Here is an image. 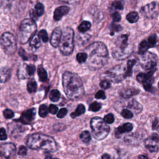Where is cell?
I'll return each mask as SVG.
<instances>
[{
    "mask_svg": "<svg viewBox=\"0 0 159 159\" xmlns=\"http://www.w3.org/2000/svg\"><path fill=\"white\" fill-rule=\"evenodd\" d=\"M112 16L114 22H119L121 19V16H120V14L118 13L117 12H115L114 13H113L112 14Z\"/></svg>",
    "mask_w": 159,
    "mask_h": 159,
    "instance_id": "f5cc1de1",
    "label": "cell"
},
{
    "mask_svg": "<svg viewBox=\"0 0 159 159\" xmlns=\"http://www.w3.org/2000/svg\"><path fill=\"white\" fill-rule=\"evenodd\" d=\"M136 61L135 60H130L127 62V68L125 71V77L130 76L132 74V67L135 64Z\"/></svg>",
    "mask_w": 159,
    "mask_h": 159,
    "instance_id": "4316f807",
    "label": "cell"
},
{
    "mask_svg": "<svg viewBox=\"0 0 159 159\" xmlns=\"http://www.w3.org/2000/svg\"><path fill=\"white\" fill-rule=\"evenodd\" d=\"M84 112H85L84 106L83 104H80L77 106L75 111L71 114V117L72 118H75L76 117H78V116L83 114V113H84Z\"/></svg>",
    "mask_w": 159,
    "mask_h": 159,
    "instance_id": "cb8c5ba5",
    "label": "cell"
},
{
    "mask_svg": "<svg viewBox=\"0 0 159 159\" xmlns=\"http://www.w3.org/2000/svg\"><path fill=\"white\" fill-rule=\"evenodd\" d=\"M114 159H129V158L126 153H123L122 152H119L115 155Z\"/></svg>",
    "mask_w": 159,
    "mask_h": 159,
    "instance_id": "ee69618b",
    "label": "cell"
},
{
    "mask_svg": "<svg viewBox=\"0 0 159 159\" xmlns=\"http://www.w3.org/2000/svg\"><path fill=\"white\" fill-rule=\"evenodd\" d=\"M3 114H4V117L6 119H11L14 117V115L13 111L9 109H5L3 112Z\"/></svg>",
    "mask_w": 159,
    "mask_h": 159,
    "instance_id": "f6af8a7d",
    "label": "cell"
},
{
    "mask_svg": "<svg viewBox=\"0 0 159 159\" xmlns=\"http://www.w3.org/2000/svg\"><path fill=\"white\" fill-rule=\"evenodd\" d=\"M124 6V1L123 0H117L114 1L111 4L112 9H118L121 10L123 9Z\"/></svg>",
    "mask_w": 159,
    "mask_h": 159,
    "instance_id": "4dcf8cb0",
    "label": "cell"
},
{
    "mask_svg": "<svg viewBox=\"0 0 159 159\" xmlns=\"http://www.w3.org/2000/svg\"><path fill=\"white\" fill-rule=\"evenodd\" d=\"M158 159H159V158H158Z\"/></svg>",
    "mask_w": 159,
    "mask_h": 159,
    "instance_id": "6125c7cd",
    "label": "cell"
},
{
    "mask_svg": "<svg viewBox=\"0 0 159 159\" xmlns=\"http://www.w3.org/2000/svg\"><path fill=\"white\" fill-rule=\"evenodd\" d=\"M139 14L137 12L133 11L129 12L127 16L126 19L130 23H135L139 20Z\"/></svg>",
    "mask_w": 159,
    "mask_h": 159,
    "instance_id": "484cf974",
    "label": "cell"
},
{
    "mask_svg": "<svg viewBox=\"0 0 159 159\" xmlns=\"http://www.w3.org/2000/svg\"><path fill=\"white\" fill-rule=\"evenodd\" d=\"M155 71V68L150 70L148 73H139L137 76V80L140 83H142L144 89L147 91L152 92V84L154 81V78L153 77V75Z\"/></svg>",
    "mask_w": 159,
    "mask_h": 159,
    "instance_id": "8fae6325",
    "label": "cell"
},
{
    "mask_svg": "<svg viewBox=\"0 0 159 159\" xmlns=\"http://www.w3.org/2000/svg\"><path fill=\"white\" fill-rule=\"evenodd\" d=\"M37 25L35 21L30 19H24L20 25L19 37L22 44L27 43L35 34Z\"/></svg>",
    "mask_w": 159,
    "mask_h": 159,
    "instance_id": "5b68a950",
    "label": "cell"
},
{
    "mask_svg": "<svg viewBox=\"0 0 159 159\" xmlns=\"http://www.w3.org/2000/svg\"><path fill=\"white\" fill-rule=\"evenodd\" d=\"M25 70L28 76H29L34 73L35 71V67L34 65H25Z\"/></svg>",
    "mask_w": 159,
    "mask_h": 159,
    "instance_id": "60d3db41",
    "label": "cell"
},
{
    "mask_svg": "<svg viewBox=\"0 0 159 159\" xmlns=\"http://www.w3.org/2000/svg\"><path fill=\"white\" fill-rule=\"evenodd\" d=\"M87 65L91 70H97L103 66L108 59L106 46L101 42H95L86 49Z\"/></svg>",
    "mask_w": 159,
    "mask_h": 159,
    "instance_id": "6da1fadb",
    "label": "cell"
},
{
    "mask_svg": "<svg viewBox=\"0 0 159 159\" xmlns=\"http://www.w3.org/2000/svg\"><path fill=\"white\" fill-rule=\"evenodd\" d=\"M60 98V93L57 89H53L50 91L49 94V98L53 102H57Z\"/></svg>",
    "mask_w": 159,
    "mask_h": 159,
    "instance_id": "f546056e",
    "label": "cell"
},
{
    "mask_svg": "<svg viewBox=\"0 0 159 159\" xmlns=\"http://www.w3.org/2000/svg\"><path fill=\"white\" fill-rule=\"evenodd\" d=\"M48 112V109L47 108V106L45 104H42L39 107V116L42 117H45L47 116V114Z\"/></svg>",
    "mask_w": 159,
    "mask_h": 159,
    "instance_id": "d590c367",
    "label": "cell"
},
{
    "mask_svg": "<svg viewBox=\"0 0 159 159\" xmlns=\"http://www.w3.org/2000/svg\"><path fill=\"white\" fill-rule=\"evenodd\" d=\"M67 112H68V111H67V109L66 108H61L58 112L57 117L58 118H62V117H65L66 116Z\"/></svg>",
    "mask_w": 159,
    "mask_h": 159,
    "instance_id": "c3c4849f",
    "label": "cell"
},
{
    "mask_svg": "<svg viewBox=\"0 0 159 159\" xmlns=\"http://www.w3.org/2000/svg\"><path fill=\"white\" fill-rule=\"evenodd\" d=\"M35 116V109L31 108L22 112L20 118V121L24 124L31 123Z\"/></svg>",
    "mask_w": 159,
    "mask_h": 159,
    "instance_id": "9a60e30c",
    "label": "cell"
},
{
    "mask_svg": "<svg viewBox=\"0 0 159 159\" xmlns=\"http://www.w3.org/2000/svg\"><path fill=\"white\" fill-rule=\"evenodd\" d=\"M38 36L40 38V39H41L43 42H47L48 40V34L47 33V31L45 30H44V29L41 30L39 32Z\"/></svg>",
    "mask_w": 159,
    "mask_h": 159,
    "instance_id": "8d00e7d4",
    "label": "cell"
},
{
    "mask_svg": "<svg viewBox=\"0 0 159 159\" xmlns=\"http://www.w3.org/2000/svg\"><path fill=\"white\" fill-rule=\"evenodd\" d=\"M140 12L145 17L154 19L159 15V3L158 2H150L143 6Z\"/></svg>",
    "mask_w": 159,
    "mask_h": 159,
    "instance_id": "7c38bea8",
    "label": "cell"
},
{
    "mask_svg": "<svg viewBox=\"0 0 159 159\" xmlns=\"http://www.w3.org/2000/svg\"><path fill=\"white\" fill-rule=\"evenodd\" d=\"M91 127L93 137L98 140H102L106 138L109 131L110 127L107 123L101 117H95L91 120Z\"/></svg>",
    "mask_w": 159,
    "mask_h": 159,
    "instance_id": "8992f818",
    "label": "cell"
},
{
    "mask_svg": "<svg viewBox=\"0 0 159 159\" xmlns=\"http://www.w3.org/2000/svg\"><path fill=\"white\" fill-rule=\"evenodd\" d=\"M95 98L97 99H106V94L102 90H100L98 91L96 94H95Z\"/></svg>",
    "mask_w": 159,
    "mask_h": 159,
    "instance_id": "681fc988",
    "label": "cell"
},
{
    "mask_svg": "<svg viewBox=\"0 0 159 159\" xmlns=\"http://www.w3.org/2000/svg\"><path fill=\"white\" fill-rule=\"evenodd\" d=\"M27 152V149L24 146H20L19 149L18 154L20 155H25Z\"/></svg>",
    "mask_w": 159,
    "mask_h": 159,
    "instance_id": "db71d44e",
    "label": "cell"
},
{
    "mask_svg": "<svg viewBox=\"0 0 159 159\" xmlns=\"http://www.w3.org/2000/svg\"><path fill=\"white\" fill-rule=\"evenodd\" d=\"M70 11V8L66 6H60L55 9L53 14V18L55 20H59L61 17L67 14Z\"/></svg>",
    "mask_w": 159,
    "mask_h": 159,
    "instance_id": "ac0fdd59",
    "label": "cell"
},
{
    "mask_svg": "<svg viewBox=\"0 0 159 159\" xmlns=\"http://www.w3.org/2000/svg\"><path fill=\"white\" fill-rule=\"evenodd\" d=\"M101 107V105L100 103L98 102H94L93 103H91L89 106V110L96 112L99 111Z\"/></svg>",
    "mask_w": 159,
    "mask_h": 159,
    "instance_id": "b9f144b4",
    "label": "cell"
},
{
    "mask_svg": "<svg viewBox=\"0 0 159 159\" xmlns=\"http://www.w3.org/2000/svg\"><path fill=\"white\" fill-rule=\"evenodd\" d=\"M18 77L19 79H25L28 78V75L26 72V70H25V65H23L22 66H20V68H19L18 70Z\"/></svg>",
    "mask_w": 159,
    "mask_h": 159,
    "instance_id": "1f68e13d",
    "label": "cell"
},
{
    "mask_svg": "<svg viewBox=\"0 0 159 159\" xmlns=\"http://www.w3.org/2000/svg\"><path fill=\"white\" fill-rule=\"evenodd\" d=\"M0 44L4 52L8 55L13 54L17 48L16 40L10 32H4L0 37Z\"/></svg>",
    "mask_w": 159,
    "mask_h": 159,
    "instance_id": "ba28073f",
    "label": "cell"
},
{
    "mask_svg": "<svg viewBox=\"0 0 159 159\" xmlns=\"http://www.w3.org/2000/svg\"><path fill=\"white\" fill-rule=\"evenodd\" d=\"M16 152V147L13 143H4L0 145V154L6 159L13 157Z\"/></svg>",
    "mask_w": 159,
    "mask_h": 159,
    "instance_id": "4fadbf2b",
    "label": "cell"
},
{
    "mask_svg": "<svg viewBox=\"0 0 159 159\" xmlns=\"http://www.w3.org/2000/svg\"><path fill=\"white\" fill-rule=\"evenodd\" d=\"M121 115L125 119H130L133 117L132 112L127 109H124L121 111Z\"/></svg>",
    "mask_w": 159,
    "mask_h": 159,
    "instance_id": "7bdbcfd3",
    "label": "cell"
},
{
    "mask_svg": "<svg viewBox=\"0 0 159 159\" xmlns=\"http://www.w3.org/2000/svg\"><path fill=\"white\" fill-rule=\"evenodd\" d=\"M129 107L132 109L136 114L139 113L142 109V106L135 100H132L130 102V103L129 104Z\"/></svg>",
    "mask_w": 159,
    "mask_h": 159,
    "instance_id": "603a6c76",
    "label": "cell"
},
{
    "mask_svg": "<svg viewBox=\"0 0 159 159\" xmlns=\"http://www.w3.org/2000/svg\"><path fill=\"white\" fill-rule=\"evenodd\" d=\"M7 136L6 132V130L4 128L1 127L0 128V140H4L7 139Z\"/></svg>",
    "mask_w": 159,
    "mask_h": 159,
    "instance_id": "f907efd6",
    "label": "cell"
},
{
    "mask_svg": "<svg viewBox=\"0 0 159 159\" xmlns=\"http://www.w3.org/2000/svg\"><path fill=\"white\" fill-rule=\"evenodd\" d=\"M101 158H102V159H111L110 155L107 153H104V155H102Z\"/></svg>",
    "mask_w": 159,
    "mask_h": 159,
    "instance_id": "11a10c76",
    "label": "cell"
},
{
    "mask_svg": "<svg viewBox=\"0 0 159 159\" xmlns=\"http://www.w3.org/2000/svg\"><path fill=\"white\" fill-rule=\"evenodd\" d=\"M139 93V90L135 88H126L120 91V95L124 98H129L132 96L136 95Z\"/></svg>",
    "mask_w": 159,
    "mask_h": 159,
    "instance_id": "ffe728a7",
    "label": "cell"
},
{
    "mask_svg": "<svg viewBox=\"0 0 159 159\" xmlns=\"http://www.w3.org/2000/svg\"><path fill=\"white\" fill-rule=\"evenodd\" d=\"M30 45L34 48H38L41 45L40 39L38 35L35 34L30 40Z\"/></svg>",
    "mask_w": 159,
    "mask_h": 159,
    "instance_id": "7402d4cb",
    "label": "cell"
},
{
    "mask_svg": "<svg viewBox=\"0 0 159 159\" xmlns=\"http://www.w3.org/2000/svg\"><path fill=\"white\" fill-rule=\"evenodd\" d=\"M44 13V6L41 2H37L35 6L34 10L31 11L30 16L31 19L34 20H37L39 17L43 15Z\"/></svg>",
    "mask_w": 159,
    "mask_h": 159,
    "instance_id": "e0dca14e",
    "label": "cell"
},
{
    "mask_svg": "<svg viewBox=\"0 0 159 159\" xmlns=\"http://www.w3.org/2000/svg\"><path fill=\"white\" fill-rule=\"evenodd\" d=\"M100 86L102 88V89H108L110 88L111 86V83L109 81H108L107 80H103V81H101L100 82V84H99Z\"/></svg>",
    "mask_w": 159,
    "mask_h": 159,
    "instance_id": "7dc6e473",
    "label": "cell"
},
{
    "mask_svg": "<svg viewBox=\"0 0 159 159\" xmlns=\"http://www.w3.org/2000/svg\"><path fill=\"white\" fill-rule=\"evenodd\" d=\"M157 123H158V120L156 119L155 120V121L153 122V126H152V127H153V129H157Z\"/></svg>",
    "mask_w": 159,
    "mask_h": 159,
    "instance_id": "9f6ffc18",
    "label": "cell"
},
{
    "mask_svg": "<svg viewBox=\"0 0 159 159\" xmlns=\"http://www.w3.org/2000/svg\"><path fill=\"white\" fill-rule=\"evenodd\" d=\"M139 159H148V158H147V157L146 156L141 155L139 156Z\"/></svg>",
    "mask_w": 159,
    "mask_h": 159,
    "instance_id": "6f0895ef",
    "label": "cell"
},
{
    "mask_svg": "<svg viewBox=\"0 0 159 159\" xmlns=\"http://www.w3.org/2000/svg\"><path fill=\"white\" fill-rule=\"evenodd\" d=\"M60 51L64 55H70L74 49V31L71 27H65L61 34L58 45Z\"/></svg>",
    "mask_w": 159,
    "mask_h": 159,
    "instance_id": "277c9868",
    "label": "cell"
},
{
    "mask_svg": "<svg viewBox=\"0 0 159 159\" xmlns=\"http://www.w3.org/2000/svg\"><path fill=\"white\" fill-rule=\"evenodd\" d=\"M11 76V71L7 67L0 68V82H6Z\"/></svg>",
    "mask_w": 159,
    "mask_h": 159,
    "instance_id": "44dd1931",
    "label": "cell"
},
{
    "mask_svg": "<svg viewBox=\"0 0 159 159\" xmlns=\"http://www.w3.org/2000/svg\"><path fill=\"white\" fill-rule=\"evenodd\" d=\"M38 75L39 76V80L42 82H45L47 80V73L45 70L42 66H39L38 68Z\"/></svg>",
    "mask_w": 159,
    "mask_h": 159,
    "instance_id": "d4e9b609",
    "label": "cell"
},
{
    "mask_svg": "<svg viewBox=\"0 0 159 159\" xmlns=\"http://www.w3.org/2000/svg\"><path fill=\"white\" fill-rule=\"evenodd\" d=\"M148 43L149 44L150 48L151 47H153L155 45H156V42H157V36L155 34H153L152 35H150L148 40H147Z\"/></svg>",
    "mask_w": 159,
    "mask_h": 159,
    "instance_id": "ab89813d",
    "label": "cell"
},
{
    "mask_svg": "<svg viewBox=\"0 0 159 159\" xmlns=\"http://www.w3.org/2000/svg\"><path fill=\"white\" fill-rule=\"evenodd\" d=\"M145 147L150 152H155L159 149V136L157 134H153L145 140Z\"/></svg>",
    "mask_w": 159,
    "mask_h": 159,
    "instance_id": "5bb4252c",
    "label": "cell"
},
{
    "mask_svg": "<svg viewBox=\"0 0 159 159\" xmlns=\"http://www.w3.org/2000/svg\"><path fill=\"white\" fill-rule=\"evenodd\" d=\"M109 29H110V30H111V35H114V34L116 32L120 31L122 29V27L120 25L112 23V24H111Z\"/></svg>",
    "mask_w": 159,
    "mask_h": 159,
    "instance_id": "f35d334b",
    "label": "cell"
},
{
    "mask_svg": "<svg viewBox=\"0 0 159 159\" xmlns=\"http://www.w3.org/2000/svg\"><path fill=\"white\" fill-rule=\"evenodd\" d=\"M19 53L20 55V56L25 60H29L30 59H32V60H36V56H34V55H27L26 52L22 49V48H20L19 51Z\"/></svg>",
    "mask_w": 159,
    "mask_h": 159,
    "instance_id": "836d02e7",
    "label": "cell"
},
{
    "mask_svg": "<svg viewBox=\"0 0 159 159\" xmlns=\"http://www.w3.org/2000/svg\"><path fill=\"white\" fill-rule=\"evenodd\" d=\"M76 60L80 63H84L87 60V54L85 52L78 53L76 55Z\"/></svg>",
    "mask_w": 159,
    "mask_h": 159,
    "instance_id": "74e56055",
    "label": "cell"
},
{
    "mask_svg": "<svg viewBox=\"0 0 159 159\" xmlns=\"http://www.w3.org/2000/svg\"><path fill=\"white\" fill-rule=\"evenodd\" d=\"M37 84L35 80H31L27 83V88L29 93L35 92L37 90Z\"/></svg>",
    "mask_w": 159,
    "mask_h": 159,
    "instance_id": "d6a6232c",
    "label": "cell"
},
{
    "mask_svg": "<svg viewBox=\"0 0 159 159\" xmlns=\"http://www.w3.org/2000/svg\"><path fill=\"white\" fill-rule=\"evenodd\" d=\"M48 111L52 114H55L58 111V107L54 104H50L48 107Z\"/></svg>",
    "mask_w": 159,
    "mask_h": 159,
    "instance_id": "816d5d0a",
    "label": "cell"
},
{
    "mask_svg": "<svg viewBox=\"0 0 159 159\" xmlns=\"http://www.w3.org/2000/svg\"><path fill=\"white\" fill-rule=\"evenodd\" d=\"M27 145L31 149L43 150L46 152H54L57 150V143L53 137L39 133L28 137Z\"/></svg>",
    "mask_w": 159,
    "mask_h": 159,
    "instance_id": "3957f363",
    "label": "cell"
},
{
    "mask_svg": "<svg viewBox=\"0 0 159 159\" xmlns=\"http://www.w3.org/2000/svg\"><path fill=\"white\" fill-rule=\"evenodd\" d=\"M91 23L88 21H83L78 26V30L82 33L86 32L91 28Z\"/></svg>",
    "mask_w": 159,
    "mask_h": 159,
    "instance_id": "83f0119b",
    "label": "cell"
},
{
    "mask_svg": "<svg viewBox=\"0 0 159 159\" xmlns=\"http://www.w3.org/2000/svg\"><path fill=\"white\" fill-rule=\"evenodd\" d=\"M157 130L159 132V125H158V126L157 127Z\"/></svg>",
    "mask_w": 159,
    "mask_h": 159,
    "instance_id": "680465c9",
    "label": "cell"
},
{
    "mask_svg": "<svg viewBox=\"0 0 159 159\" xmlns=\"http://www.w3.org/2000/svg\"><path fill=\"white\" fill-rule=\"evenodd\" d=\"M157 60L158 58L155 54L147 52L142 55L139 60V63L143 69L150 70L155 68Z\"/></svg>",
    "mask_w": 159,
    "mask_h": 159,
    "instance_id": "9c48e42d",
    "label": "cell"
},
{
    "mask_svg": "<svg viewBox=\"0 0 159 159\" xmlns=\"http://www.w3.org/2000/svg\"><path fill=\"white\" fill-rule=\"evenodd\" d=\"M81 140L84 143H88L91 140V135L88 131H83L80 134Z\"/></svg>",
    "mask_w": 159,
    "mask_h": 159,
    "instance_id": "e575fe53",
    "label": "cell"
},
{
    "mask_svg": "<svg viewBox=\"0 0 159 159\" xmlns=\"http://www.w3.org/2000/svg\"><path fill=\"white\" fill-rule=\"evenodd\" d=\"M104 120L107 124H112L114 122V117L113 114H107L106 116H104Z\"/></svg>",
    "mask_w": 159,
    "mask_h": 159,
    "instance_id": "bcb514c9",
    "label": "cell"
},
{
    "mask_svg": "<svg viewBox=\"0 0 159 159\" xmlns=\"http://www.w3.org/2000/svg\"><path fill=\"white\" fill-rule=\"evenodd\" d=\"M150 48L149 44L148 43L147 40H143L142 41L140 45H139V54H143L145 52H147V50Z\"/></svg>",
    "mask_w": 159,
    "mask_h": 159,
    "instance_id": "f1b7e54d",
    "label": "cell"
},
{
    "mask_svg": "<svg viewBox=\"0 0 159 159\" xmlns=\"http://www.w3.org/2000/svg\"><path fill=\"white\" fill-rule=\"evenodd\" d=\"M51 159H58V158H51Z\"/></svg>",
    "mask_w": 159,
    "mask_h": 159,
    "instance_id": "91938a15",
    "label": "cell"
},
{
    "mask_svg": "<svg viewBox=\"0 0 159 159\" xmlns=\"http://www.w3.org/2000/svg\"><path fill=\"white\" fill-rule=\"evenodd\" d=\"M125 71L123 65H118L106 71L105 75L107 78L116 83H118L125 78Z\"/></svg>",
    "mask_w": 159,
    "mask_h": 159,
    "instance_id": "30bf717a",
    "label": "cell"
},
{
    "mask_svg": "<svg viewBox=\"0 0 159 159\" xmlns=\"http://www.w3.org/2000/svg\"><path fill=\"white\" fill-rule=\"evenodd\" d=\"M61 34L62 31L60 27H57L53 30L50 38V43L53 47H58Z\"/></svg>",
    "mask_w": 159,
    "mask_h": 159,
    "instance_id": "2e32d148",
    "label": "cell"
},
{
    "mask_svg": "<svg viewBox=\"0 0 159 159\" xmlns=\"http://www.w3.org/2000/svg\"><path fill=\"white\" fill-rule=\"evenodd\" d=\"M62 84L66 96L70 99H78L84 94L82 81L75 73L65 71L63 75Z\"/></svg>",
    "mask_w": 159,
    "mask_h": 159,
    "instance_id": "7a4b0ae2",
    "label": "cell"
},
{
    "mask_svg": "<svg viewBox=\"0 0 159 159\" xmlns=\"http://www.w3.org/2000/svg\"><path fill=\"white\" fill-rule=\"evenodd\" d=\"M129 48L128 36L127 35H122L116 40L112 50V55L114 58L118 60L124 59L131 53V50L129 49Z\"/></svg>",
    "mask_w": 159,
    "mask_h": 159,
    "instance_id": "52a82bcc",
    "label": "cell"
},
{
    "mask_svg": "<svg viewBox=\"0 0 159 159\" xmlns=\"http://www.w3.org/2000/svg\"><path fill=\"white\" fill-rule=\"evenodd\" d=\"M133 129V125L132 124L128 122V123H125L122 125L118 127L115 131V134L116 137H119L124 132H129L131 131Z\"/></svg>",
    "mask_w": 159,
    "mask_h": 159,
    "instance_id": "d6986e66",
    "label": "cell"
},
{
    "mask_svg": "<svg viewBox=\"0 0 159 159\" xmlns=\"http://www.w3.org/2000/svg\"><path fill=\"white\" fill-rule=\"evenodd\" d=\"M158 87H159V83H158Z\"/></svg>",
    "mask_w": 159,
    "mask_h": 159,
    "instance_id": "94428289",
    "label": "cell"
}]
</instances>
